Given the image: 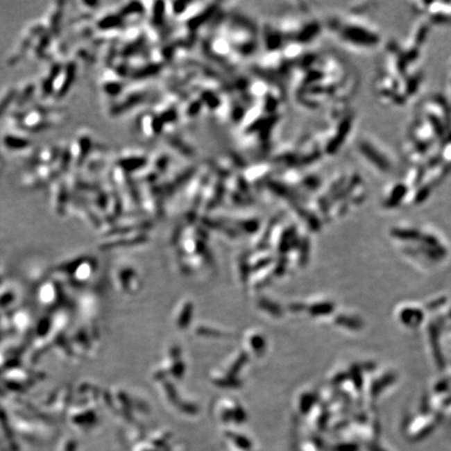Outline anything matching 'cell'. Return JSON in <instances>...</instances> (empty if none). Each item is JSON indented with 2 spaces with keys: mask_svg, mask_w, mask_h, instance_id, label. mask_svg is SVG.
Masks as SVG:
<instances>
[{
  "mask_svg": "<svg viewBox=\"0 0 451 451\" xmlns=\"http://www.w3.org/2000/svg\"><path fill=\"white\" fill-rule=\"evenodd\" d=\"M16 89L13 87L6 88L3 92L0 93V117L7 113L9 108L13 105L15 101Z\"/></svg>",
  "mask_w": 451,
  "mask_h": 451,
  "instance_id": "cell-8",
  "label": "cell"
},
{
  "mask_svg": "<svg viewBox=\"0 0 451 451\" xmlns=\"http://www.w3.org/2000/svg\"><path fill=\"white\" fill-rule=\"evenodd\" d=\"M78 65L74 60L64 62L63 68L58 76L57 82L53 87V99H62L69 93L70 89L74 85L78 76Z\"/></svg>",
  "mask_w": 451,
  "mask_h": 451,
  "instance_id": "cell-3",
  "label": "cell"
},
{
  "mask_svg": "<svg viewBox=\"0 0 451 451\" xmlns=\"http://www.w3.org/2000/svg\"><path fill=\"white\" fill-rule=\"evenodd\" d=\"M64 5L65 3H53L49 8L46 17L43 22L45 28L53 38L60 35V31H61L62 26H63L64 14H65Z\"/></svg>",
  "mask_w": 451,
  "mask_h": 451,
  "instance_id": "cell-6",
  "label": "cell"
},
{
  "mask_svg": "<svg viewBox=\"0 0 451 451\" xmlns=\"http://www.w3.org/2000/svg\"><path fill=\"white\" fill-rule=\"evenodd\" d=\"M51 192V204L53 208L60 212V211L65 210L66 206L69 204L71 201V185L68 182H66L63 178H59L55 182L49 185Z\"/></svg>",
  "mask_w": 451,
  "mask_h": 451,
  "instance_id": "cell-4",
  "label": "cell"
},
{
  "mask_svg": "<svg viewBox=\"0 0 451 451\" xmlns=\"http://www.w3.org/2000/svg\"><path fill=\"white\" fill-rule=\"evenodd\" d=\"M67 114L59 108L35 105V107L16 109L10 113L8 121L15 131L24 134L40 133L63 125Z\"/></svg>",
  "mask_w": 451,
  "mask_h": 451,
  "instance_id": "cell-1",
  "label": "cell"
},
{
  "mask_svg": "<svg viewBox=\"0 0 451 451\" xmlns=\"http://www.w3.org/2000/svg\"><path fill=\"white\" fill-rule=\"evenodd\" d=\"M72 167L74 169H82L89 157L95 150L94 137L89 129H80L72 139L71 144L68 146Z\"/></svg>",
  "mask_w": 451,
  "mask_h": 451,
  "instance_id": "cell-2",
  "label": "cell"
},
{
  "mask_svg": "<svg viewBox=\"0 0 451 451\" xmlns=\"http://www.w3.org/2000/svg\"><path fill=\"white\" fill-rule=\"evenodd\" d=\"M3 169V159L1 156V153H0V171Z\"/></svg>",
  "mask_w": 451,
  "mask_h": 451,
  "instance_id": "cell-9",
  "label": "cell"
},
{
  "mask_svg": "<svg viewBox=\"0 0 451 451\" xmlns=\"http://www.w3.org/2000/svg\"><path fill=\"white\" fill-rule=\"evenodd\" d=\"M37 93L36 83L28 82L20 89H16V97L14 105H17V109L28 108V103Z\"/></svg>",
  "mask_w": 451,
  "mask_h": 451,
  "instance_id": "cell-7",
  "label": "cell"
},
{
  "mask_svg": "<svg viewBox=\"0 0 451 451\" xmlns=\"http://www.w3.org/2000/svg\"><path fill=\"white\" fill-rule=\"evenodd\" d=\"M0 144L8 152L11 153H26L32 148V140L28 137V134L22 133L19 131L8 132L3 137L0 138Z\"/></svg>",
  "mask_w": 451,
  "mask_h": 451,
  "instance_id": "cell-5",
  "label": "cell"
}]
</instances>
